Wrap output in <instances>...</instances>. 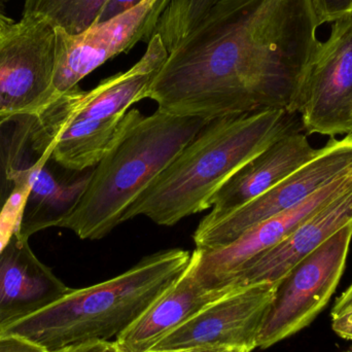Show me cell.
Here are the masks:
<instances>
[{
    "instance_id": "obj_1",
    "label": "cell",
    "mask_w": 352,
    "mask_h": 352,
    "mask_svg": "<svg viewBox=\"0 0 352 352\" xmlns=\"http://www.w3.org/2000/svg\"><path fill=\"white\" fill-rule=\"evenodd\" d=\"M318 27L310 0H219L168 53L146 98L205 121L267 109L297 115Z\"/></svg>"
},
{
    "instance_id": "obj_2",
    "label": "cell",
    "mask_w": 352,
    "mask_h": 352,
    "mask_svg": "<svg viewBox=\"0 0 352 352\" xmlns=\"http://www.w3.org/2000/svg\"><path fill=\"white\" fill-rule=\"evenodd\" d=\"M301 120L267 109L209 121L134 201L123 223L144 215L160 226L211 208V199L246 163L292 132Z\"/></svg>"
},
{
    "instance_id": "obj_3",
    "label": "cell",
    "mask_w": 352,
    "mask_h": 352,
    "mask_svg": "<svg viewBox=\"0 0 352 352\" xmlns=\"http://www.w3.org/2000/svg\"><path fill=\"white\" fill-rule=\"evenodd\" d=\"M190 254L180 248L155 252L113 278L72 289L43 309L0 324V335H18L49 352L109 342L175 285L188 268Z\"/></svg>"
},
{
    "instance_id": "obj_4",
    "label": "cell",
    "mask_w": 352,
    "mask_h": 352,
    "mask_svg": "<svg viewBox=\"0 0 352 352\" xmlns=\"http://www.w3.org/2000/svg\"><path fill=\"white\" fill-rule=\"evenodd\" d=\"M209 121L176 117L157 109L129 120L113 148L92 169L82 197L57 227L80 239L99 240L118 226L134 201Z\"/></svg>"
},
{
    "instance_id": "obj_5",
    "label": "cell",
    "mask_w": 352,
    "mask_h": 352,
    "mask_svg": "<svg viewBox=\"0 0 352 352\" xmlns=\"http://www.w3.org/2000/svg\"><path fill=\"white\" fill-rule=\"evenodd\" d=\"M352 223L298 263L278 283L258 335L266 349L311 324L330 301L346 266Z\"/></svg>"
},
{
    "instance_id": "obj_6",
    "label": "cell",
    "mask_w": 352,
    "mask_h": 352,
    "mask_svg": "<svg viewBox=\"0 0 352 352\" xmlns=\"http://www.w3.org/2000/svg\"><path fill=\"white\" fill-rule=\"evenodd\" d=\"M352 173V135L330 138L309 162L258 198L206 228H197V250L210 252L232 243L265 219L301 204L318 190Z\"/></svg>"
},
{
    "instance_id": "obj_7",
    "label": "cell",
    "mask_w": 352,
    "mask_h": 352,
    "mask_svg": "<svg viewBox=\"0 0 352 352\" xmlns=\"http://www.w3.org/2000/svg\"><path fill=\"white\" fill-rule=\"evenodd\" d=\"M295 111L306 134L336 138L352 132V14L333 23L302 80Z\"/></svg>"
},
{
    "instance_id": "obj_8",
    "label": "cell",
    "mask_w": 352,
    "mask_h": 352,
    "mask_svg": "<svg viewBox=\"0 0 352 352\" xmlns=\"http://www.w3.org/2000/svg\"><path fill=\"white\" fill-rule=\"evenodd\" d=\"M56 29L22 16L0 35V119L36 111L53 100Z\"/></svg>"
},
{
    "instance_id": "obj_9",
    "label": "cell",
    "mask_w": 352,
    "mask_h": 352,
    "mask_svg": "<svg viewBox=\"0 0 352 352\" xmlns=\"http://www.w3.org/2000/svg\"><path fill=\"white\" fill-rule=\"evenodd\" d=\"M169 1L144 0L132 10L76 34L55 28L54 98L78 87L82 78L109 59L126 53L140 41H150Z\"/></svg>"
},
{
    "instance_id": "obj_10",
    "label": "cell",
    "mask_w": 352,
    "mask_h": 352,
    "mask_svg": "<svg viewBox=\"0 0 352 352\" xmlns=\"http://www.w3.org/2000/svg\"><path fill=\"white\" fill-rule=\"evenodd\" d=\"M276 287L277 283H270L236 287L165 336L151 351L213 346L252 352L256 349Z\"/></svg>"
},
{
    "instance_id": "obj_11",
    "label": "cell",
    "mask_w": 352,
    "mask_h": 352,
    "mask_svg": "<svg viewBox=\"0 0 352 352\" xmlns=\"http://www.w3.org/2000/svg\"><path fill=\"white\" fill-rule=\"evenodd\" d=\"M351 186L352 173L328 184L294 208L261 221L223 248L210 252L196 248L197 279L208 289L229 287L230 279L246 263L283 241L302 221Z\"/></svg>"
},
{
    "instance_id": "obj_12",
    "label": "cell",
    "mask_w": 352,
    "mask_h": 352,
    "mask_svg": "<svg viewBox=\"0 0 352 352\" xmlns=\"http://www.w3.org/2000/svg\"><path fill=\"white\" fill-rule=\"evenodd\" d=\"M303 130L271 144L237 171L211 199V210L198 228H206L258 198L320 153Z\"/></svg>"
},
{
    "instance_id": "obj_13",
    "label": "cell",
    "mask_w": 352,
    "mask_h": 352,
    "mask_svg": "<svg viewBox=\"0 0 352 352\" xmlns=\"http://www.w3.org/2000/svg\"><path fill=\"white\" fill-rule=\"evenodd\" d=\"M351 223L352 186L302 221L283 241L246 263L228 285L239 287L262 283H278L298 263Z\"/></svg>"
},
{
    "instance_id": "obj_14",
    "label": "cell",
    "mask_w": 352,
    "mask_h": 352,
    "mask_svg": "<svg viewBox=\"0 0 352 352\" xmlns=\"http://www.w3.org/2000/svg\"><path fill=\"white\" fill-rule=\"evenodd\" d=\"M196 264L195 250L182 277L113 341L120 351H151L159 341L188 322L201 310L236 289L235 287L208 289L201 285L195 274Z\"/></svg>"
},
{
    "instance_id": "obj_15",
    "label": "cell",
    "mask_w": 352,
    "mask_h": 352,
    "mask_svg": "<svg viewBox=\"0 0 352 352\" xmlns=\"http://www.w3.org/2000/svg\"><path fill=\"white\" fill-rule=\"evenodd\" d=\"M70 289L14 232L0 252V324L43 309Z\"/></svg>"
},
{
    "instance_id": "obj_16",
    "label": "cell",
    "mask_w": 352,
    "mask_h": 352,
    "mask_svg": "<svg viewBox=\"0 0 352 352\" xmlns=\"http://www.w3.org/2000/svg\"><path fill=\"white\" fill-rule=\"evenodd\" d=\"M53 138L54 160L68 170L82 173L94 168L113 148L129 120V111L121 117L105 120H68L55 98L37 109Z\"/></svg>"
},
{
    "instance_id": "obj_17",
    "label": "cell",
    "mask_w": 352,
    "mask_h": 352,
    "mask_svg": "<svg viewBox=\"0 0 352 352\" xmlns=\"http://www.w3.org/2000/svg\"><path fill=\"white\" fill-rule=\"evenodd\" d=\"M167 57L168 51L156 33L148 41L142 59L127 72L105 78L92 90L76 91L72 120H105L126 115L134 103L146 99L148 87Z\"/></svg>"
},
{
    "instance_id": "obj_18",
    "label": "cell",
    "mask_w": 352,
    "mask_h": 352,
    "mask_svg": "<svg viewBox=\"0 0 352 352\" xmlns=\"http://www.w3.org/2000/svg\"><path fill=\"white\" fill-rule=\"evenodd\" d=\"M60 166L53 158L37 166L30 177V190L23 203L16 234L22 239L47 228L57 227L82 197L92 170L74 173Z\"/></svg>"
},
{
    "instance_id": "obj_19",
    "label": "cell",
    "mask_w": 352,
    "mask_h": 352,
    "mask_svg": "<svg viewBox=\"0 0 352 352\" xmlns=\"http://www.w3.org/2000/svg\"><path fill=\"white\" fill-rule=\"evenodd\" d=\"M107 0H25L23 16H41L54 28L76 34L98 20Z\"/></svg>"
},
{
    "instance_id": "obj_20",
    "label": "cell",
    "mask_w": 352,
    "mask_h": 352,
    "mask_svg": "<svg viewBox=\"0 0 352 352\" xmlns=\"http://www.w3.org/2000/svg\"><path fill=\"white\" fill-rule=\"evenodd\" d=\"M219 1L170 0L159 19L154 34L160 35L170 53Z\"/></svg>"
},
{
    "instance_id": "obj_21",
    "label": "cell",
    "mask_w": 352,
    "mask_h": 352,
    "mask_svg": "<svg viewBox=\"0 0 352 352\" xmlns=\"http://www.w3.org/2000/svg\"><path fill=\"white\" fill-rule=\"evenodd\" d=\"M28 192L29 190H22V192H16L3 205V208L0 213V252L3 250L8 240L16 231L23 203Z\"/></svg>"
},
{
    "instance_id": "obj_22",
    "label": "cell",
    "mask_w": 352,
    "mask_h": 352,
    "mask_svg": "<svg viewBox=\"0 0 352 352\" xmlns=\"http://www.w3.org/2000/svg\"><path fill=\"white\" fill-rule=\"evenodd\" d=\"M318 24L334 23L352 14V0H310Z\"/></svg>"
},
{
    "instance_id": "obj_23",
    "label": "cell",
    "mask_w": 352,
    "mask_h": 352,
    "mask_svg": "<svg viewBox=\"0 0 352 352\" xmlns=\"http://www.w3.org/2000/svg\"><path fill=\"white\" fill-rule=\"evenodd\" d=\"M43 349L18 335H0V352H43Z\"/></svg>"
},
{
    "instance_id": "obj_24",
    "label": "cell",
    "mask_w": 352,
    "mask_h": 352,
    "mask_svg": "<svg viewBox=\"0 0 352 352\" xmlns=\"http://www.w3.org/2000/svg\"><path fill=\"white\" fill-rule=\"evenodd\" d=\"M144 1V0H107V3L103 6L102 12H101L98 20L95 24L111 20V19L119 16V14L132 10V8H135L136 6Z\"/></svg>"
},
{
    "instance_id": "obj_25",
    "label": "cell",
    "mask_w": 352,
    "mask_h": 352,
    "mask_svg": "<svg viewBox=\"0 0 352 352\" xmlns=\"http://www.w3.org/2000/svg\"><path fill=\"white\" fill-rule=\"evenodd\" d=\"M332 328L341 338L352 340V307L333 318Z\"/></svg>"
},
{
    "instance_id": "obj_26",
    "label": "cell",
    "mask_w": 352,
    "mask_h": 352,
    "mask_svg": "<svg viewBox=\"0 0 352 352\" xmlns=\"http://www.w3.org/2000/svg\"><path fill=\"white\" fill-rule=\"evenodd\" d=\"M117 349L115 342H90L85 344L76 345V346L68 347L57 352H113Z\"/></svg>"
},
{
    "instance_id": "obj_27",
    "label": "cell",
    "mask_w": 352,
    "mask_h": 352,
    "mask_svg": "<svg viewBox=\"0 0 352 352\" xmlns=\"http://www.w3.org/2000/svg\"><path fill=\"white\" fill-rule=\"evenodd\" d=\"M352 307V283L349 289L342 293V295L336 300L334 307L332 309V318L339 316L345 310Z\"/></svg>"
},
{
    "instance_id": "obj_28",
    "label": "cell",
    "mask_w": 352,
    "mask_h": 352,
    "mask_svg": "<svg viewBox=\"0 0 352 352\" xmlns=\"http://www.w3.org/2000/svg\"><path fill=\"white\" fill-rule=\"evenodd\" d=\"M227 347H188V349H169V351H148L146 352H228Z\"/></svg>"
},
{
    "instance_id": "obj_29",
    "label": "cell",
    "mask_w": 352,
    "mask_h": 352,
    "mask_svg": "<svg viewBox=\"0 0 352 352\" xmlns=\"http://www.w3.org/2000/svg\"><path fill=\"white\" fill-rule=\"evenodd\" d=\"M14 23L12 19L8 18V16H6V14L0 10V35L3 34V33L8 30V27L14 24Z\"/></svg>"
},
{
    "instance_id": "obj_30",
    "label": "cell",
    "mask_w": 352,
    "mask_h": 352,
    "mask_svg": "<svg viewBox=\"0 0 352 352\" xmlns=\"http://www.w3.org/2000/svg\"><path fill=\"white\" fill-rule=\"evenodd\" d=\"M228 352H248V351H245V349H231V351H229Z\"/></svg>"
},
{
    "instance_id": "obj_31",
    "label": "cell",
    "mask_w": 352,
    "mask_h": 352,
    "mask_svg": "<svg viewBox=\"0 0 352 352\" xmlns=\"http://www.w3.org/2000/svg\"><path fill=\"white\" fill-rule=\"evenodd\" d=\"M2 208H3V205H2L1 202H0V213H1Z\"/></svg>"
},
{
    "instance_id": "obj_32",
    "label": "cell",
    "mask_w": 352,
    "mask_h": 352,
    "mask_svg": "<svg viewBox=\"0 0 352 352\" xmlns=\"http://www.w3.org/2000/svg\"><path fill=\"white\" fill-rule=\"evenodd\" d=\"M116 346H117V345H116ZM113 352H122V351H120V349H118V347H117V349H116V351H113Z\"/></svg>"
},
{
    "instance_id": "obj_33",
    "label": "cell",
    "mask_w": 352,
    "mask_h": 352,
    "mask_svg": "<svg viewBox=\"0 0 352 352\" xmlns=\"http://www.w3.org/2000/svg\"><path fill=\"white\" fill-rule=\"evenodd\" d=\"M347 352H352V349H351V351H347Z\"/></svg>"
},
{
    "instance_id": "obj_34",
    "label": "cell",
    "mask_w": 352,
    "mask_h": 352,
    "mask_svg": "<svg viewBox=\"0 0 352 352\" xmlns=\"http://www.w3.org/2000/svg\"><path fill=\"white\" fill-rule=\"evenodd\" d=\"M43 352H49V351H43Z\"/></svg>"
},
{
    "instance_id": "obj_35",
    "label": "cell",
    "mask_w": 352,
    "mask_h": 352,
    "mask_svg": "<svg viewBox=\"0 0 352 352\" xmlns=\"http://www.w3.org/2000/svg\"><path fill=\"white\" fill-rule=\"evenodd\" d=\"M351 135H352V132H351Z\"/></svg>"
}]
</instances>
